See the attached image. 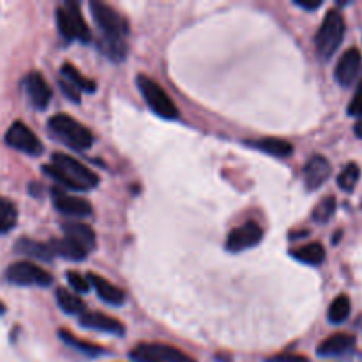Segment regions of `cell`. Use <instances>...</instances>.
Masks as SVG:
<instances>
[{"mask_svg":"<svg viewBox=\"0 0 362 362\" xmlns=\"http://www.w3.org/2000/svg\"><path fill=\"white\" fill-rule=\"evenodd\" d=\"M48 131L55 140L76 152H83L94 144V134L66 113H57L48 120Z\"/></svg>","mask_w":362,"mask_h":362,"instance_id":"3957f363","label":"cell"},{"mask_svg":"<svg viewBox=\"0 0 362 362\" xmlns=\"http://www.w3.org/2000/svg\"><path fill=\"white\" fill-rule=\"evenodd\" d=\"M14 251L18 255H25L28 258H35V260L41 262H52L53 253L49 250V244H41L37 240L32 239H20L16 244H14Z\"/></svg>","mask_w":362,"mask_h":362,"instance_id":"ffe728a7","label":"cell"},{"mask_svg":"<svg viewBox=\"0 0 362 362\" xmlns=\"http://www.w3.org/2000/svg\"><path fill=\"white\" fill-rule=\"evenodd\" d=\"M42 172L57 184L71 191L94 189L99 184V177L92 170H88L73 156L62 154V152H55L52 156V163L42 166Z\"/></svg>","mask_w":362,"mask_h":362,"instance_id":"7a4b0ae2","label":"cell"},{"mask_svg":"<svg viewBox=\"0 0 362 362\" xmlns=\"http://www.w3.org/2000/svg\"><path fill=\"white\" fill-rule=\"evenodd\" d=\"M336 198L334 197H327L324 198V200L320 202V204L317 205V207L313 209V221L315 223H327L331 221L332 216H334L336 212Z\"/></svg>","mask_w":362,"mask_h":362,"instance_id":"f1b7e54d","label":"cell"},{"mask_svg":"<svg viewBox=\"0 0 362 362\" xmlns=\"http://www.w3.org/2000/svg\"><path fill=\"white\" fill-rule=\"evenodd\" d=\"M59 338L62 339L64 345L71 346L73 350H76V352L83 354V356H87V357H99V356H105L106 354V350L103 349V346L95 345V343H90V341H83V339L76 338L73 332L66 331V329H60Z\"/></svg>","mask_w":362,"mask_h":362,"instance_id":"44dd1931","label":"cell"},{"mask_svg":"<svg viewBox=\"0 0 362 362\" xmlns=\"http://www.w3.org/2000/svg\"><path fill=\"white\" fill-rule=\"evenodd\" d=\"M346 112H349L350 117H362V80L359 81V85H357L356 94H354Z\"/></svg>","mask_w":362,"mask_h":362,"instance_id":"4dcf8cb0","label":"cell"},{"mask_svg":"<svg viewBox=\"0 0 362 362\" xmlns=\"http://www.w3.org/2000/svg\"><path fill=\"white\" fill-rule=\"evenodd\" d=\"M66 279H67V283H69V285L73 286V288L76 290L78 293H87L88 290H90V283H88V279L85 278V276L78 274V272L69 271L66 274Z\"/></svg>","mask_w":362,"mask_h":362,"instance_id":"f546056e","label":"cell"},{"mask_svg":"<svg viewBox=\"0 0 362 362\" xmlns=\"http://www.w3.org/2000/svg\"><path fill=\"white\" fill-rule=\"evenodd\" d=\"M267 362H310L304 356L299 354H278V356L267 359Z\"/></svg>","mask_w":362,"mask_h":362,"instance_id":"d6a6232c","label":"cell"},{"mask_svg":"<svg viewBox=\"0 0 362 362\" xmlns=\"http://www.w3.org/2000/svg\"><path fill=\"white\" fill-rule=\"evenodd\" d=\"M262 239H264V228L258 223L247 221L228 233V237H226V251L243 253V251L258 246Z\"/></svg>","mask_w":362,"mask_h":362,"instance_id":"30bf717a","label":"cell"},{"mask_svg":"<svg viewBox=\"0 0 362 362\" xmlns=\"http://www.w3.org/2000/svg\"><path fill=\"white\" fill-rule=\"evenodd\" d=\"M21 85H23V90L27 94L28 101H30V105L35 110H45L49 105L53 95L52 87H49L46 78L39 71H30V73L25 74Z\"/></svg>","mask_w":362,"mask_h":362,"instance_id":"8fae6325","label":"cell"},{"mask_svg":"<svg viewBox=\"0 0 362 362\" xmlns=\"http://www.w3.org/2000/svg\"><path fill=\"white\" fill-rule=\"evenodd\" d=\"M60 74H62L64 80L69 81L71 85H74V87H76L80 92L92 94V92L98 90V85H95V81L90 80V78L83 76V74H81L80 71H78L71 62L62 64V67H60Z\"/></svg>","mask_w":362,"mask_h":362,"instance_id":"603a6c76","label":"cell"},{"mask_svg":"<svg viewBox=\"0 0 362 362\" xmlns=\"http://www.w3.org/2000/svg\"><path fill=\"white\" fill-rule=\"evenodd\" d=\"M250 145L258 151L274 156V158H288L293 152V145L281 138H260V140L250 141Z\"/></svg>","mask_w":362,"mask_h":362,"instance_id":"7402d4cb","label":"cell"},{"mask_svg":"<svg viewBox=\"0 0 362 362\" xmlns=\"http://www.w3.org/2000/svg\"><path fill=\"white\" fill-rule=\"evenodd\" d=\"M129 357L136 362H197L182 350L163 343H140L131 350Z\"/></svg>","mask_w":362,"mask_h":362,"instance_id":"ba28073f","label":"cell"},{"mask_svg":"<svg viewBox=\"0 0 362 362\" xmlns=\"http://www.w3.org/2000/svg\"><path fill=\"white\" fill-rule=\"evenodd\" d=\"M87 279L88 283H90V286H94L95 292H98L99 299L105 300L106 304H110V306H122L124 303H126V293H124V290H120L119 286L112 285L110 281H106L105 278H101V276L98 274H87Z\"/></svg>","mask_w":362,"mask_h":362,"instance_id":"ac0fdd59","label":"cell"},{"mask_svg":"<svg viewBox=\"0 0 362 362\" xmlns=\"http://www.w3.org/2000/svg\"><path fill=\"white\" fill-rule=\"evenodd\" d=\"M18 211L16 205L7 198L0 197V235H6L16 226Z\"/></svg>","mask_w":362,"mask_h":362,"instance_id":"484cf974","label":"cell"},{"mask_svg":"<svg viewBox=\"0 0 362 362\" xmlns=\"http://www.w3.org/2000/svg\"><path fill=\"white\" fill-rule=\"evenodd\" d=\"M52 200L57 211L64 216H71V218H90L92 216L90 202L80 197H73L60 187H53Z\"/></svg>","mask_w":362,"mask_h":362,"instance_id":"7c38bea8","label":"cell"},{"mask_svg":"<svg viewBox=\"0 0 362 362\" xmlns=\"http://www.w3.org/2000/svg\"><path fill=\"white\" fill-rule=\"evenodd\" d=\"M331 172H332V166L327 158L318 154L313 156V158L304 165V170H303L306 189L308 191L320 189V187L327 182L329 177H331Z\"/></svg>","mask_w":362,"mask_h":362,"instance_id":"5bb4252c","label":"cell"},{"mask_svg":"<svg viewBox=\"0 0 362 362\" xmlns=\"http://www.w3.org/2000/svg\"><path fill=\"white\" fill-rule=\"evenodd\" d=\"M359 179H361L359 165H357V163H349V165L341 170V173L338 175L339 189H343L345 193H352V191L356 189Z\"/></svg>","mask_w":362,"mask_h":362,"instance_id":"83f0119b","label":"cell"},{"mask_svg":"<svg viewBox=\"0 0 362 362\" xmlns=\"http://www.w3.org/2000/svg\"><path fill=\"white\" fill-rule=\"evenodd\" d=\"M343 37H345V18H343L339 9H331L325 14L320 28L315 35V46H317L318 57L324 60L331 59L338 52Z\"/></svg>","mask_w":362,"mask_h":362,"instance_id":"277c9868","label":"cell"},{"mask_svg":"<svg viewBox=\"0 0 362 362\" xmlns=\"http://www.w3.org/2000/svg\"><path fill=\"white\" fill-rule=\"evenodd\" d=\"M6 145H9L14 151H20L27 156H41L45 151V145L39 140L37 134L30 129L25 122L16 120L9 126L4 136Z\"/></svg>","mask_w":362,"mask_h":362,"instance_id":"9c48e42d","label":"cell"},{"mask_svg":"<svg viewBox=\"0 0 362 362\" xmlns=\"http://www.w3.org/2000/svg\"><path fill=\"white\" fill-rule=\"evenodd\" d=\"M350 311H352L350 299L345 296V293H341V296L336 297V299L332 300L331 306H329V313H327L329 322L336 325L343 324V322L350 317Z\"/></svg>","mask_w":362,"mask_h":362,"instance_id":"4316f807","label":"cell"},{"mask_svg":"<svg viewBox=\"0 0 362 362\" xmlns=\"http://www.w3.org/2000/svg\"><path fill=\"white\" fill-rule=\"evenodd\" d=\"M4 313H6V304H4L2 300H0V317H2Z\"/></svg>","mask_w":362,"mask_h":362,"instance_id":"d590c367","label":"cell"},{"mask_svg":"<svg viewBox=\"0 0 362 362\" xmlns=\"http://www.w3.org/2000/svg\"><path fill=\"white\" fill-rule=\"evenodd\" d=\"M362 67V55L357 48L346 49L336 64L334 78L341 87H350L357 80Z\"/></svg>","mask_w":362,"mask_h":362,"instance_id":"4fadbf2b","label":"cell"},{"mask_svg":"<svg viewBox=\"0 0 362 362\" xmlns=\"http://www.w3.org/2000/svg\"><path fill=\"white\" fill-rule=\"evenodd\" d=\"M49 244V250H52L53 257H60L64 260H69V262H81L87 258L88 251H85L83 247L78 246L76 243L69 240L67 237L64 239H53Z\"/></svg>","mask_w":362,"mask_h":362,"instance_id":"d6986e66","label":"cell"},{"mask_svg":"<svg viewBox=\"0 0 362 362\" xmlns=\"http://www.w3.org/2000/svg\"><path fill=\"white\" fill-rule=\"evenodd\" d=\"M55 20L60 35H62L67 42H88L92 39L90 28H88L87 21L83 20V14H81L80 4L74 2V0H67L62 6L57 7Z\"/></svg>","mask_w":362,"mask_h":362,"instance_id":"5b68a950","label":"cell"},{"mask_svg":"<svg viewBox=\"0 0 362 362\" xmlns=\"http://www.w3.org/2000/svg\"><path fill=\"white\" fill-rule=\"evenodd\" d=\"M293 4H296L297 7H300V9H304V11H317L318 7L322 6L320 0H317V2H306V0H293Z\"/></svg>","mask_w":362,"mask_h":362,"instance_id":"836d02e7","label":"cell"},{"mask_svg":"<svg viewBox=\"0 0 362 362\" xmlns=\"http://www.w3.org/2000/svg\"><path fill=\"white\" fill-rule=\"evenodd\" d=\"M136 85L138 88H140L147 106L156 113V115L166 120H175L177 117H179V108H177L175 103L172 101V98L163 90V87L158 81L152 80L147 74H138Z\"/></svg>","mask_w":362,"mask_h":362,"instance_id":"8992f818","label":"cell"},{"mask_svg":"<svg viewBox=\"0 0 362 362\" xmlns=\"http://www.w3.org/2000/svg\"><path fill=\"white\" fill-rule=\"evenodd\" d=\"M292 258L306 265H320L325 260V250L320 243H311L290 251Z\"/></svg>","mask_w":362,"mask_h":362,"instance_id":"cb8c5ba5","label":"cell"},{"mask_svg":"<svg viewBox=\"0 0 362 362\" xmlns=\"http://www.w3.org/2000/svg\"><path fill=\"white\" fill-rule=\"evenodd\" d=\"M55 299H57V304H59L60 310L67 315H80L81 317V315L85 313V310H87V306H85L83 300H81L78 296H74V293H71L69 290H66V288H57Z\"/></svg>","mask_w":362,"mask_h":362,"instance_id":"d4e9b609","label":"cell"},{"mask_svg":"<svg viewBox=\"0 0 362 362\" xmlns=\"http://www.w3.org/2000/svg\"><path fill=\"white\" fill-rule=\"evenodd\" d=\"M59 87L60 90H62V94L66 95L67 99H71L73 103H80V98H81V92L78 90L74 85H71L69 81H66L64 78H60L59 80Z\"/></svg>","mask_w":362,"mask_h":362,"instance_id":"1f68e13d","label":"cell"},{"mask_svg":"<svg viewBox=\"0 0 362 362\" xmlns=\"http://www.w3.org/2000/svg\"><path fill=\"white\" fill-rule=\"evenodd\" d=\"M88 7L95 23L101 28V37L98 41L101 53H105L113 62H122L127 55V21L112 6L101 0H90Z\"/></svg>","mask_w":362,"mask_h":362,"instance_id":"6da1fadb","label":"cell"},{"mask_svg":"<svg viewBox=\"0 0 362 362\" xmlns=\"http://www.w3.org/2000/svg\"><path fill=\"white\" fill-rule=\"evenodd\" d=\"M354 131H356V136L362 138V117H359V120L356 122V127H354Z\"/></svg>","mask_w":362,"mask_h":362,"instance_id":"e575fe53","label":"cell"},{"mask_svg":"<svg viewBox=\"0 0 362 362\" xmlns=\"http://www.w3.org/2000/svg\"><path fill=\"white\" fill-rule=\"evenodd\" d=\"M356 346V336L346 334V332H338V334L329 336L327 339L318 345L317 354L320 357H339L352 352Z\"/></svg>","mask_w":362,"mask_h":362,"instance_id":"2e32d148","label":"cell"},{"mask_svg":"<svg viewBox=\"0 0 362 362\" xmlns=\"http://www.w3.org/2000/svg\"><path fill=\"white\" fill-rule=\"evenodd\" d=\"M6 279L11 285L16 286H49L53 283V276L48 271L28 260H20L11 264L6 269Z\"/></svg>","mask_w":362,"mask_h":362,"instance_id":"52a82bcc","label":"cell"},{"mask_svg":"<svg viewBox=\"0 0 362 362\" xmlns=\"http://www.w3.org/2000/svg\"><path fill=\"white\" fill-rule=\"evenodd\" d=\"M80 324L87 329H94V331L106 332V334L124 336L126 329H124L122 322L117 318L110 317V315L98 313V311H85L80 317Z\"/></svg>","mask_w":362,"mask_h":362,"instance_id":"9a60e30c","label":"cell"},{"mask_svg":"<svg viewBox=\"0 0 362 362\" xmlns=\"http://www.w3.org/2000/svg\"><path fill=\"white\" fill-rule=\"evenodd\" d=\"M60 228H62L64 237H67L69 240L76 243L78 246L83 247L85 251H92L95 247L94 230H92L88 225H85V223L66 221L60 225Z\"/></svg>","mask_w":362,"mask_h":362,"instance_id":"e0dca14e","label":"cell"}]
</instances>
